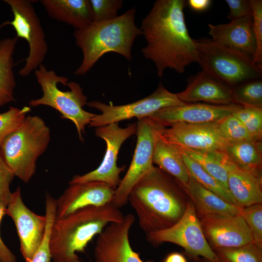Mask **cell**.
Here are the masks:
<instances>
[{
    "label": "cell",
    "mask_w": 262,
    "mask_h": 262,
    "mask_svg": "<svg viewBox=\"0 0 262 262\" xmlns=\"http://www.w3.org/2000/svg\"><path fill=\"white\" fill-rule=\"evenodd\" d=\"M232 114L242 123L254 140L261 141L262 108L242 107Z\"/></svg>",
    "instance_id": "cell-32"
},
{
    "label": "cell",
    "mask_w": 262,
    "mask_h": 262,
    "mask_svg": "<svg viewBox=\"0 0 262 262\" xmlns=\"http://www.w3.org/2000/svg\"><path fill=\"white\" fill-rule=\"evenodd\" d=\"M203 262H213L204 259Z\"/></svg>",
    "instance_id": "cell-44"
},
{
    "label": "cell",
    "mask_w": 262,
    "mask_h": 262,
    "mask_svg": "<svg viewBox=\"0 0 262 262\" xmlns=\"http://www.w3.org/2000/svg\"><path fill=\"white\" fill-rule=\"evenodd\" d=\"M189 200L176 179L155 166L133 187L128 197L146 235L175 224Z\"/></svg>",
    "instance_id": "cell-2"
},
{
    "label": "cell",
    "mask_w": 262,
    "mask_h": 262,
    "mask_svg": "<svg viewBox=\"0 0 262 262\" xmlns=\"http://www.w3.org/2000/svg\"><path fill=\"white\" fill-rule=\"evenodd\" d=\"M152 161L153 164L173 177L183 187L187 185L190 176L181 152L177 146L162 137L159 129L154 144Z\"/></svg>",
    "instance_id": "cell-24"
},
{
    "label": "cell",
    "mask_w": 262,
    "mask_h": 262,
    "mask_svg": "<svg viewBox=\"0 0 262 262\" xmlns=\"http://www.w3.org/2000/svg\"><path fill=\"white\" fill-rule=\"evenodd\" d=\"M217 123H178L169 128L160 127L159 133L166 141L180 147L203 152H225L229 143L219 133Z\"/></svg>",
    "instance_id": "cell-16"
},
{
    "label": "cell",
    "mask_w": 262,
    "mask_h": 262,
    "mask_svg": "<svg viewBox=\"0 0 262 262\" xmlns=\"http://www.w3.org/2000/svg\"><path fill=\"white\" fill-rule=\"evenodd\" d=\"M229 8L227 18L231 20L252 16V10L248 0H226Z\"/></svg>",
    "instance_id": "cell-39"
},
{
    "label": "cell",
    "mask_w": 262,
    "mask_h": 262,
    "mask_svg": "<svg viewBox=\"0 0 262 262\" xmlns=\"http://www.w3.org/2000/svg\"><path fill=\"white\" fill-rule=\"evenodd\" d=\"M115 189L100 181L69 184L56 200V218H60L83 208L111 203Z\"/></svg>",
    "instance_id": "cell-19"
},
{
    "label": "cell",
    "mask_w": 262,
    "mask_h": 262,
    "mask_svg": "<svg viewBox=\"0 0 262 262\" xmlns=\"http://www.w3.org/2000/svg\"><path fill=\"white\" fill-rule=\"evenodd\" d=\"M232 88L234 103L242 107L262 108V82L251 80Z\"/></svg>",
    "instance_id": "cell-30"
},
{
    "label": "cell",
    "mask_w": 262,
    "mask_h": 262,
    "mask_svg": "<svg viewBox=\"0 0 262 262\" xmlns=\"http://www.w3.org/2000/svg\"><path fill=\"white\" fill-rule=\"evenodd\" d=\"M72 262H82L80 259L78 258H77L75 259L74 261H73Z\"/></svg>",
    "instance_id": "cell-43"
},
{
    "label": "cell",
    "mask_w": 262,
    "mask_h": 262,
    "mask_svg": "<svg viewBox=\"0 0 262 262\" xmlns=\"http://www.w3.org/2000/svg\"><path fill=\"white\" fill-rule=\"evenodd\" d=\"M208 27L213 40L255 64L257 43L252 16L234 19L227 24L209 23Z\"/></svg>",
    "instance_id": "cell-17"
},
{
    "label": "cell",
    "mask_w": 262,
    "mask_h": 262,
    "mask_svg": "<svg viewBox=\"0 0 262 262\" xmlns=\"http://www.w3.org/2000/svg\"><path fill=\"white\" fill-rule=\"evenodd\" d=\"M212 249L238 247L252 242L250 230L241 214L199 219Z\"/></svg>",
    "instance_id": "cell-18"
},
{
    "label": "cell",
    "mask_w": 262,
    "mask_h": 262,
    "mask_svg": "<svg viewBox=\"0 0 262 262\" xmlns=\"http://www.w3.org/2000/svg\"><path fill=\"white\" fill-rule=\"evenodd\" d=\"M136 10L132 8L116 18L93 22L88 26L74 31L76 45L81 49L82 60L74 72L85 75L105 54L113 52L132 60L131 49L135 38L142 34L135 23Z\"/></svg>",
    "instance_id": "cell-4"
},
{
    "label": "cell",
    "mask_w": 262,
    "mask_h": 262,
    "mask_svg": "<svg viewBox=\"0 0 262 262\" xmlns=\"http://www.w3.org/2000/svg\"><path fill=\"white\" fill-rule=\"evenodd\" d=\"M184 190L193 204L199 219L241 214L243 207L229 203L190 177Z\"/></svg>",
    "instance_id": "cell-22"
},
{
    "label": "cell",
    "mask_w": 262,
    "mask_h": 262,
    "mask_svg": "<svg viewBox=\"0 0 262 262\" xmlns=\"http://www.w3.org/2000/svg\"><path fill=\"white\" fill-rule=\"evenodd\" d=\"M15 177L0 153V202L6 207L12 195L10 185Z\"/></svg>",
    "instance_id": "cell-38"
},
{
    "label": "cell",
    "mask_w": 262,
    "mask_h": 262,
    "mask_svg": "<svg viewBox=\"0 0 262 262\" xmlns=\"http://www.w3.org/2000/svg\"><path fill=\"white\" fill-rule=\"evenodd\" d=\"M187 4L185 0H157L142 21L140 29L147 42L142 52L154 63L159 77L166 68L183 73L187 66L197 61L195 39L184 19Z\"/></svg>",
    "instance_id": "cell-1"
},
{
    "label": "cell",
    "mask_w": 262,
    "mask_h": 262,
    "mask_svg": "<svg viewBox=\"0 0 262 262\" xmlns=\"http://www.w3.org/2000/svg\"><path fill=\"white\" fill-rule=\"evenodd\" d=\"M241 214L250 230L252 242L262 247V204L243 207Z\"/></svg>",
    "instance_id": "cell-35"
},
{
    "label": "cell",
    "mask_w": 262,
    "mask_h": 262,
    "mask_svg": "<svg viewBox=\"0 0 262 262\" xmlns=\"http://www.w3.org/2000/svg\"><path fill=\"white\" fill-rule=\"evenodd\" d=\"M93 22L110 20L118 16L117 12L123 5L121 0H89Z\"/></svg>",
    "instance_id": "cell-36"
},
{
    "label": "cell",
    "mask_w": 262,
    "mask_h": 262,
    "mask_svg": "<svg viewBox=\"0 0 262 262\" xmlns=\"http://www.w3.org/2000/svg\"><path fill=\"white\" fill-rule=\"evenodd\" d=\"M125 215L111 203L88 206L63 217L55 218L51 228L49 247L54 262H72L88 244L112 222L123 221Z\"/></svg>",
    "instance_id": "cell-3"
},
{
    "label": "cell",
    "mask_w": 262,
    "mask_h": 262,
    "mask_svg": "<svg viewBox=\"0 0 262 262\" xmlns=\"http://www.w3.org/2000/svg\"><path fill=\"white\" fill-rule=\"evenodd\" d=\"M225 153L235 164L248 169L262 170V143L255 140L229 143Z\"/></svg>",
    "instance_id": "cell-26"
},
{
    "label": "cell",
    "mask_w": 262,
    "mask_h": 262,
    "mask_svg": "<svg viewBox=\"0 0 262 262\" xmlns=\"http://www.w3.org/2000/svg\"><path fill=\"white\" fill-rule=\"evenodd\" d=\"M252 10L253 26L257 43L255 64L262 67V0H248Z\"/></svg>",
    "instance_id": "cell-37"
},
{
    "label": "cell",
    "mask_w": 262,
    "mask_h": 262,
    "mask_svg": "<svg viewBox=\"0 0 262 262\" xmlns=\"http://www.w3.org/2000/svg\"><path fill=\"white\" fill-rule=\"evenodd\" d=\"M163 262H187L186 259L179 252H172L168 254Z\"/></svg>",
    "instance_id": "cell-42"
},
{
    "label": "cell",
    "mask_w": 262,
    "mask_h": 262,
    "mask_svg": "<svg viewBox=\"0 0 262 262\" xmlns=\"http://www.w3.org/2000/svg\"><path fill=\"white\" fill-rule=\"evenodd\" d=\"M19 237L20 250L26 262H31L44 237L46 217L32 212L24 204L19 187L12 192L6 207Z\"/></svg>",
    "instance_id": "cell-13"
},
{
    "label": "cell",
    "mask_w": 262,
    "mask_h": 262,
    "mask_svg": "<svg viewBox=\"0 0 262 262\" xmlns=\"http://www.w3.org/2000/svg\"><path fill=\"white\" fill-rule=\"evenodd\" d=\"M128 213L120 222H112L98 235L94 248V262H152L143 261L130 244L129 232L135 221Z\"/></svg>",
    "instance_id": "cell-14"
},
{
    "label": "cell",
    "mask_w": 262,
    "mask_h": 262,
    "mask_svg": "<svg viewBox=\"0 0 262 262\" xmlns=\"http://www.w3.org/2000/svg\"><path fill=\"white\" fill-rule=\"evenodd\" d=\"M31 110L30 106L21 109L11 106L7 111L0 114V146L8 135L21 125Z\"/></svg>",
    "instance_id": "cell-34"
},
{
    "label": "cell",
    "mask_w": 262,
    "mask_h": 262,
    "mask_svg": "<svg viewBox=\"0 0 262 262\" xmlns=\"http://www.w3.org/2000/svg\"><path fill=\"white\" fill-rule=\"evenodd\" d=\"M136 124L137 142L133 158L111 202L118 209L128 202L133 187L154 166L152 161L154 147L161 127L148 117L138 120Z\"/></svg>",
    "instance_id": "cell-10"
},
{
    "label": "cell",
    "mask_w": 262,
    "mask_h": 262,
    "mask_svg": "<svg viewBox=\"0 0 262 262\" xmlns=\"http://www.w3.org/2000/svg\"><path fill=\"white\" fill-rule=\"evenodd\" d=\"M177 95L184 103L202 101L213 105L234 103L232 88L204 70L190 76L185 89Z\"/></svg>",
    "instance_id": "cell-21"
},
{
    "label": "cell",
    "mask_w": 262,
    "mask_h": 262,
    "mask_svg": "<svg viewBox=\"0 0 262 262\" xmlns=\"http://www.w3.org/2000/svg\"><path fill=\"white\" fill-rule=\"evenodd\" d=\"M136 131L135 123L124 128L120 127L118 123L97 127L96 135L103 139L106 144L103 159L97 168L82 175L74 176L68 183L100 181L115 189L121 181L120 174L125 168V166L119 167L117 164L119 149L124 142Z\"/></svg>",
    "instance_id": "cell-12"
},
{
    "label": "cell",
    "mask_w": 262,
    "mask_h": 262,
    "mask_svg": "<svg viewBox=\"0 0 262 262\" xmlns=\"http://www.w3.org/2000/svg\"><path fill=\"white\" fill-rule=\"evenodd\" d=\"M11 8L13 19L8 22L16 31L17 38L27 41L29 47L25 64L18 73L26 77L42 64L48 52L45 34L30 0H4Z\"/></svg>",
    "instance_id": "cell-9"
},
{
    "label": "cell",
    "mask_w": 262,
    "mask_h": 262,
    "mask_svg": "<svg viewBox=\"0 0 262 262\" xmlns=\"http://www.w3.org/2000/svg\"><path fill=\"white\" fill-rule=\"evenodd\" d=\"M50 140V131L44 120L38 115H27L21 125L3 141L0 153L15 176L28 183Z\"/></svg>",
    "instance_id": "cell-5"
},
{
    "label": "cell",
    "mask_w": 262,
    "mask_h": 262,
    "mask_svg": "<svg viewBox=\"0 0 262 262\" xmlns=\"http://www.w3.org/2000/svg\"><path fill=\"white\" fill-rule=\"evenodd\" d=\"M7 214L6 207L0 202V225L3 217ZM16 257L6 246L0 235V262H16Z\"/></svg>",
    "instance_id": "cell-40"
},
{
    "label": "cell",
    "mask_w": 262,
    "mask_h": 262,
    "mask_svg": "<svg viewBox=\"0 0 262 262\" xmlns=\"http://www.w3.org/2000/svg\"><path fill=\"white\" fill-rule=\"evenodd\" d=\"M224 164L227 172L229 191L242 207L262 204V170L246 168L231 160L225 153Z\"/></svg>",
    "instance_id": "cell-20"
},
{
    "label": "cell",
    "mask_w": 262,
    "mask_h": 262,
    "mask_svg": "<svg viewBox=\"0 0 262 262\" xmlns=\"http://www.w3.org/2000/svg\"><path fill=\"white\" fill-rule=\"evenodd\" d=\"M40 2L51 18L68 24L75 30L93 22L89 0H41Z\"/></svg>",
    "instance_id": "cell-23"
},
{
    "label": "cell",
    "mask_w": 262,
    "mask_h": 262,
    "mask_svg": "<svg viewBox=\"0 0 262 262\" xmlns=\"http://www.w3.org/2000/svg\"><path fill=\"white\" fill-rule=\"evenodd\" d=\"M177 147L181 152L182 159L191 177L205 188L216 194L225 201L230 204L239 206L228 188L205 171L198 163L186 154L178 146Z\"/></svg>",
    "instance_id": "cell-27"
},
{
    "label": "cell",
    "mask_w": 262,
    "mask_h": 262,
    "mask_svg": "<svg viewBox=\"0 0 262 262\" xmlns=\"http://www.w3.org/2000/svg\"><path fill=\"white\" fill-rule=\"evenodd\" d=\"M184 103L180 100L177 94L170 92L160 83L152 94L131 103L115 106L111 103L106 104L99 101H93L87 102L86 105L101 113L96 115L89 124L90 126L97 128L133 117L139 120L147 117L161 109Z\"/></svg>",
    "instance_id": "cell-11"
},
{
    "label": "cell",
    "mask_w": 262,
    "mask_h": 262,
    "mask_svg": "<svg viewBox=\"0 0 262 262\" xmlns=\"http://www.w3.org/2000/svg\"><path fill=\"white\" fill-rule=\"evenodd\" d=\"M178 147L198 163L205 171L228 189L227 172L224 164L225 152H203Z\"/></svg>",
    "instance_id": "cell-28"
},
{
    "label": "cell",
    "mask_w": 262,
    "mask_h": 262,
    "mask_svg": "<svg viewBox=\"0 0 262 262\" xmlns=\"http://www.w3.org/2000/svg\"><path fill=\"white\" fill-rule=\"evenodd\" d=\"M219 133L228 143L254 140L242 123L232 114L217 123Z\"/></svg>",
    "instance_id": "cell-31"
},
{
    "label": "cell",
    "mask_w": 262,
    "mask_h": 262,
    "mask_svg": "<svg viewBox=\"0 0 262 262\" xmlns=\"http://www.w3.org/2000/svg\"><path fill=\"white\" fill-rule=\"evenodd\" d=\"M36 80L42 89V96L29 102L32 107L45 105L59 112L61 117L71 121L76 126L79 139L83 140L85 127L96 114L86 111L87 97L80 85L58 75L53 70H48L43 64L35 70Z\"/></svg>",
    "instance_id": "cell-6"
},
{
    "label": "cell",
    "mask_w": 262,
    "mask_h": 262,
    "mask_svg": "<svg viewBox=\"0 0 262 262\" xmlns=\"http://www.w3.org/2000/svg\"><path fill=\"white\" fill-rule=\"evenodd\" d=\"M213 250L220 262H262V247L253 242L238 247Z\"/></svg>",
    "instance_id": "cell-29"
},
{
    "label": "cell",
    "mask_w": 262,
    "mask_h": 262,
    "mask_svg": "<svg viewBox=\"0 0 262 262\" xmlns=\"http://www.w3.org/2000/svg\"><path fill=\"white\" fill-rule=\"evenodd\" d=\"M242 106L236 103L213 105L205 103H184L159 110L147 117L155 124L166 128L174 124L217 123Z\"/></svg>",
    "instance_id": "cell-15"
},
{
    "label": "cell",
    "mask_w": 262,
    "mask_h": 262,
    "mask_svg": "<svg viewBox=\"0 0 262 262\" xmlns=\"http://www.w3.org/2000/svg\"><path fill=\"white\" fill-rule=\"evenodd\" d=\"M212 3L210 0H189L187 3L196 11H203L207 9Z\"/></svg>",
    "instance_id": "cell-41"
},
{
    "label": "cell",
    "mask_w": 262,
    "mask_h": 262,
    "mask_svg": "<svg viewBox=\"0 0 262 262\" xmlns=\"http://www.w3.org/2000/svg\"><path fill=\"white\" fill-rule=\"evenodd\" d=\"M17 40L16 36L0 40V107L16 101L13 54Z\"/></svg>",
    "instance_id": "cell-25"
},
{
    "label": "cell",
    "mask_w": 262,
    "mask_h": 262,
    "mask_svg": "<svg viewBox=\"0 0 262 262\" xmlns=\"http://www.w3.org/2000/svg\"><path fill=\"white\" fill-rule=\"evenodd\" d=\"M152 262H154L153 261Z\"/></svg>",
    "instance_id": "cell-45"
},
{
    "label": "cell",
    "mask_w": 262,
    "mask_h": 262,
    "mask_svg": "<svg viewBox=\"0 0 262 262\" xmlns=\"http://www.w3.org/2000/svg\"><path fill=\"white\" fill-rule=\"evenodd\" d=\"M147 240L154 246L163 243L176 244L192 257L199 256L213 262H220L207 242L195 207L189 200L181 218L173 225L146 235Z\"/></svg>",
    "instance_id": "cell-8"
},
{
    "label": "cell",
    "mask_w": 262,
    "mask_h": 262,
    "mask_svg": "<svg viewBox=\"0 0 262 262\" xmlns=\"http://www.w3.org/2000/svg\"><path fill=\"white\" fill-rule=\"evenodd\" d=\"M197 61L202 70L233 88L261 79L262 67L227 49L212 39L195 40Z\"/></svg>",
    "instance_id": "cell-7"
},
{
    "label": "cell",
    "mask_w": 262,
    "mask_h": 262,
    "mask_svg": "<svg viewBox=\"0 0 262 262\" xmlns=\"http://www.w3.org/2000/svg\"><path fill=\"white\" fill-rule=\"evenodd\" d=\"M56 212L55 202L51 201L46 202L45 215L46 217V225L44 237L31 262H50L51 256L49 240L52 224L56 218Z\"/></svg>",
    "instance_id": "cell-33"
}]
</instances>
